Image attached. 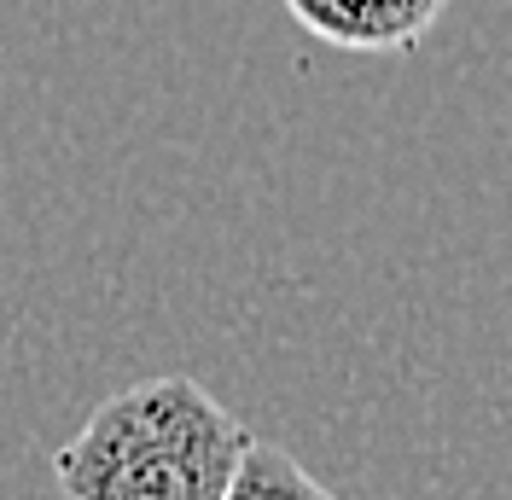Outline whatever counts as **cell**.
<instances>
[{
	"label": "cell",
	"instance_id": "cell-1",
	"mask_svg": "<svg viewBox=\"0 0 512 500\" xmlns=\"http://www.w3.org/2000/svg\"><path fill=\"white\" fill-rule=\"evenodd\" d=\"M251 431L198 378H146L99 402L53 454L70 500H227Z\"/></svg>",
	"mask_w": 512,
	"mask_h": 500
},
{
	"label": "cell",
	"instance_id": "cell-2",
	"mask_svg": "<svg viewBox=\"0 0 512 500\" xmlns=\"http://www.w3.org/2000/svg\"><path fill=\"white\" fill-rule=\"evenodd\" d=\"M280 6L338 53H408L448 12V0H280Z\"/></svg>",
	"mask_w": 512,
	"mask_h": 500
},
{
	"label": "cell",
	"instance_id": "cell-3",
	"mask_svg": "<svg viewBox=\"0 0 512 500\" xmlns=\"http://www.w3.org/2000/svg\"><path fill=\"white\" fill-rule=\"evenodd\" d=\"M227 500H338L326 483H320L315 471H303L291 460L286 448H274V442H251V454H245V466L233 477V489Z\"/></svg>",
	"mask_w": 512,
	"mask_h": 500
}]
</instances>
